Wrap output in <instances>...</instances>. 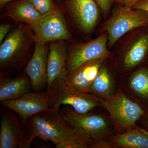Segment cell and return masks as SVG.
<instances>
[{
	"instance_id": "9c48e42d",
	"label": "cell",
	"mask_w": 148,
	"mask_h": 148,
	"mask_svg": "<svg viewBox=\"0 0 148 148\" xmlns=\"http://www.w3.org/2000/svg\"><path fill=\"white\" fill-rule=\"evenodd\" d=\"M1 104L16 113L24 122L37 114L53 110L45 91L28 92L18 99L1 101Z\"/></svg>"
},
{
	"instance_id": "30bf717a",
	"label": "cell",
	"mask_w": 148,
	"mask_h": 148,
	"mask_svg": "<svg viewBox=\"0 0 148 148\" xmlns=\"http://www.w3.org/2000/svg\"><path fill=\"white\" fill-rule=\"evenodd\" d=\"M58 4L71 14L81 29L86 32L93 29L99 16L93 0H58Z\"/></svg>"
},
{
	"instance_id": "5bb4252c",
	"label": "cell",
	"mask_w": 148,
	"mask_h": 148,
	"mask_svg": "<svg viewBox=\"0 0 148 148\" xmlns=\"http://www.w3.org/2000/svg\"><path fill=\"white\" fill-rule=\"evenodd\" d=\"M24 136L18 120L13 115L4 114L1 120L0 148H19Z\"/></svg>"
},
{
	"instance_id": "5b68a950",
	"label": "cell",
	"mask_w": 148,
	"mask_h": 148,
	"mask_svg": "<svg viewBox=\"0 0 148 148\" xmlns=\"http://www.w3.org/2000/svg\"><path fill=\"white\" fill-rule=\"evenodd\" d=\"M29 26L35 42L41 45H45L49 42L68 40L70 38L59 5L54 10L43 14L36 22Z\"/></svg>"
},
{
	"instance_id": "44dd1931",
	"label": "cell",
	"mask_w": 148,
	"mask_h": 148,
	"mask_svg": "<svg viewBox=\"0 0 148 148\" xmlns=\"http://www.w3.org/2000/svg\"><path fill=\"white\" fill-rule=\"evenodd\" d=\"M130 85L139 96L148 98V69H141L134 73L130 80Z\"/></svg>"
},
{
	"instance_id": "cb8c5ba5",
	"label": "cell",
	"mask_w": 148,
	"mask_h": 148,
	"mask_svg": "<svg viewBox=\"0 0 148 148\" xmlns=\"http://www.w3.org/2000/svg\"><path fill=\"white\" fill-rule=\"evenodd\" d=\"M130 8L140 10L148 12V0H139L132 5Z\"/></svg>"
},
{
	"instance_id": "d4e9b609",
	"label": "cell",
	"mask_w": 148,
	"mask_h": 148,
	"mask_svg": "<svg viewBox=\"0 0 148 148\" xmlns=\"http://www.w3.org/2000/svg\"><path fill=\"white\" fill-rule=\"evenodd\" d=\"M10 25L8 24H4L0 26V43L1 44L4 38L10 30Z\"/></svg>"
},
{
	"instance_id": "8992f818",
	"label": "cell",
	"mask_w": 148,
	"mask_h": 148,
	"mask_svg": "<svg viewBox=\"0 0 148 148\" xmlns=\"http://www.w3.org/2000/svg\"><path fill=\"white\" fill-rule=\"evenodd\" d=\"M148 25V12L140 10L120 9L107 21L109 45L112 46L120 38L132 29Z\"/></svg>"
},
{
	"instance_id": "4fadbf2b",
	"label": "cell",
	"mask_w": 148,
	"mask_h": 148,
	"mask_svg": "<svg viewBox=\"0 0 148 148\" xmlns=\"http://www.w3.org/2000/svg\"><path fill=\"white\" fill-rule=\"evenodd\" d=\"M103 59H98L84 64L69 74L66 80L68 84L77 90L90 93L92 83L98 75Z\"/></svg>"
},
{
	"instance_id": "f1b7e54d",
	"label": "cell",
	"mask_w": 148,
	"mask_h": 148,
	"mask_svg": "<svg viewBox=\"0 0 148 148\" xmlns=\"http://www.w3.org/2000/svg\"><path fill=\"white\" fill-rule=\"evenodd\" d=\"M145 118V123L146 126L148 128V113L146 114Z\"/></svg>"
},
{
	"instance_id": "7c38bea8",
	"label": "cell",
	"mask_w": 148,
	"mask_h": 148,
	"mask_svg": "<svg viewBox=\"0 0 148 148\" xmlns=\"http://www.w3.org/2000/svg\"><path fill=\"white\" fill-rule=\"evenodd\" d=\"M68 53L64 40L51 42L47 58V87L57 80H65L68 77L66 69Z\"/></svg>"
},
{
	"instance_id": "7402d4cb",
	"label": "cell",
	"mask_w": 148,
	"mask_h": 148,
	"mask_svg": "<svg viewBox=\"0 0 148 148\" xmlns=\"http://www.w3.org/2000/svg\"><path fill=\"white\" fill-rule=\"evenodd\" d=\"M40 13L43 14L52 11L58 7L56 0H29Z\"/></svg>"
},
{
	"instance_id": "277c9868",
	"label": "cell",
	"mask_w": 148,
	"mask_h": 148,
	"mask_svg": "<svg viewBox=\"0 0 148 148\" xmlns=\"http://www.w3.org/2000/svg\"><path fill=\"white\" fill-rule=\"evenodd\" d=\"M101 103L110 114L116 129L119 132L135 126L136 122L145 114L141 106L121 92L101 98Z\"/></svg>"
},
{
	"instance_id": "ba28073f",
	"label": "cell",
	"mask_w": 148,
	"mask_h": 148,
	"mask_svg": "<svg viewBox=\"0 0 148 148\" xmlns=\"http://www.w3.org/2000/svg\"><path fill=\"white\" fill-rule=\"evenodd\" d=\"M108 39L106 35H102L89 42L73 48L68 53V75L90 61L107 58L109 55L107 48Z\"/></svg>"
},
{
	"instance_id": "7a4b0ae2",
	"label": "cell",
	"mask_w": 148,
	"mask_h": 148,
	"mask_svg": "<svg viewBox=\"0 0 148 148\" xmlns=\"http://www.w3.org/2000/svg\"><path fill=\"white\" fill-rule=\"evenodd\" d=\"M45 92L51 107L54 110H59L64 105L72 107L79 113L86 114L101 106V98L92 93L77 90L65 80L56 81Z\"/></svg>"
},
{
	"instance_id": "83f0119b",
	"label": "cell",
	"mask_w": 148,
	"mask_h": 148,
	"mask_svg": "<svg viewBox=\"0 0 148 148\" xmlns=\"http://www.w3.org/2000/svg\"><path fill=\"white\" fill-rule=\"evenodd\" d=\"M13 0H0V6L1 8L6 5L8 3Z\"/></svg>"
},
{
	"instance_id": "4316f807",
	"label": "cell",
	"mask_w": 148,
	"mask_h": 148,
	"mask_svg": "<svg viewBox=\"0 0 148 148\" xmlns=\"http://www.w3.org/2000/svg\"><path fill=\"white\" fill-rule=\"evenodd\" d=\"M118 2L124 5V8H130L132 5L139 0H116Z\"/></svg>"
},
{
	"instance_id": "ac0fdd59",
	"label": "cell",
	"mask_w": 148,
	"mask_h": 148,
	"mask_svg": "<svg viewBox=\"0 0 148 148\" xmlns=\"http://www.w3.org/2000/svg\"><path fill=\"white\" fill-rule=\"evenodd\" d=\"M148 50V36L145 35L137 40L125 54L124 66L131 69L140 64L146 55Z\"/></svg>"
},
{
	"instance_id": "2e32d148",
	"label": "cell",
	"mask_w": 148,
	"mask_h": 148,
	"mask_svg": "<svg viewBox=\"0 0 148 148\" xmlns=\"http://www.w3.org/2000/svg\"><path fill=\"white\" fill-rule=\"evenodd\" d=\"M109 138L114 148H148V134L140 130L131 127L124 133Z\"/></svg>"
},
{
	"instance_id": "3957f363",
	"label": "cell",
	"mask_w": 148,
	"mask_h": 148,
	"mask_svg": "<svg viewBox=\"0 0 148 148\" xmlns=\"http://www.w3.org/2000/svg\"><path fill=\"white\" fill-rule=\"evenodd\" d=\"M25 28L18 27L7 36L0 47L1 76L18 71L27 63L29 57V39Z\"/></svg>"
},
{
	"instance_id": "603a6c76",
	"label": "cell",
	"mask_w": 148,
	"mask_h": 148,
	"mask_svg": "<svg viewBox=\"0 0 148 148\" xmlns=\"http://www.w3.org/2000/svg\"><path fill=\"white\" fill-rule=\"evenodd\" d=\"M90 148H114L109 140H106V138L100 140H93Z\"/></svg>"
},
{
	"instance_id": "8fae6325",
	"label": "cell",
	"mask_w": 148,
	"mask_h": 148,
	"mask_svg": "<svg viewBox=\"0 0 148 148\" xmlns=\"http://www.w3.org/2000/svg\"><path fill=\"white\" fill-rule=\"evenodd\" d=\"M49 51L45 45L36 43L35 49L24 71L31 81L32 91H43L47 85V66Z\"/></svg>"
},
{
	"instance_id": "f546056e",
	"label": "cell",
	"mask_w": 148,
	"mask_h": 148,
	"mask_svg": "<svg viewBox=\"0 0 148 148\" xmlns=\"http://www.w3.org/2000/svg\"><path fill=\"white\" fill-rule=\"evenodd\" d=\"M56 1H58V0H56Z\"/></svg>"
},
{
	"instance_id": "e0dca14e",
	"label": "cell",
	"mask_w": 148,
	"mask_h": 148,
	"mask_svg": "<svg viewBox=\"0 0 148 148\" xmlns=\"http://www.w3.org/2000/svg\"><path fill=\"white\" fill-rule=\"evenodd\" d=\"M8 7L7 14L9 17L29 26L36 22L42 15L29 0H19Z\"/></svg>"
},
{
	"instance_id": "484cf974",
	"label": "cell",
	"mask_w": 148,
	"mask_h": 148,
	"mask_svg": "<svg viewBox=\"0 0 148 148\" xmlns=\"http://www.w3.org/2000/svg\"><path fill=\"white\" fill-rule=\"evenodd\" d=\"M104 12L109 10L110 7L112 0H95Z\"/></svg>"
},
{
	"instance_id": "ffe728a7",
	"label": "cell",
	"mask_w": 148,
	"mask_h": 148,
	"mask_svg": "<svg viewBox=\"0 0 148 148\" xmlns=\"http://www.w3.org/2000/svg\"><path fill=\"white\" fill-rule=\"evenodd\" d=\"M73 132L66 140L56 145L57 148H90L93 140L82 130L74 128Z\"/></svg>"
},
{
	"instance_id": "d6986e66",
	"label": "cell",
	"mask_w": 148,
	"mask_h": 148,
	"mask_svg": "<svg viewBox=\"0 0 148 148\" xmlns=\"http://www.w3.org/2000/svg\"><path fill=\"white\" fill-rule=\"evenodd\" d=\"M112 82L110 76L106 68L100 69L98 75L92 83L90 93L100 98L108 97L112 95Z\"/></svg>"
},
{
	"instance_id": "6da1fadb",
	"label": "cell",
	"mask_w": 148,
	"mask_h": 148,
	"mask_svg": "<svg viewBox=\"0 0 148 148\" xmlns=\"http://www.w3.org/2000/svg\"><path fill=\"white\" fill-rule=\"evenodd\" d=\"M27 123V130L20 148L30 147L36 138L49 140L56 145L67 139L74 130L66 121L59 109L37 114L30 118Z\"/></svg>"
},
{
	"instance_id": "52a82bcc",
	"label": "cell",
	"mask_w": 148,
	"mask_h": 148,
	"mask_svg": "<svg viewBox=\"0 0 148 148\" xmlns=\"http://www.w3.org/2000/svg\"><path fill=\"white\" fill-rule=\"evenodd\" d=\"M60 108L66 121L73 128L82 130L92 140L104 139L111 135L108 124L104 118L95 114H80L69 106Z\"/></svg>"
},
{
	"instance_id": "9a60e30c",
	"label": "cell",
	"mask_w": 148,
	"mask_h": 148,
	"mask_svg": "<svg viewBox=\"0 0 148 148\" xmlns=\"http://www.w3.org/2000/svg\"><path fill=\"white\" fill-rule=\"evenodd\" d=\"M32 91V84L26 75L14 79L1 77L0 101L15 100Z\"/></svg>"
}]
</instances>
